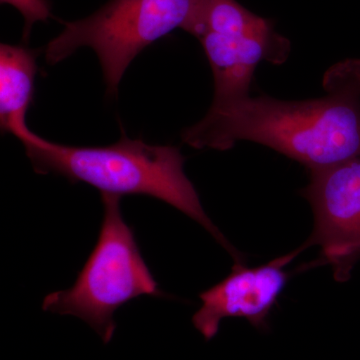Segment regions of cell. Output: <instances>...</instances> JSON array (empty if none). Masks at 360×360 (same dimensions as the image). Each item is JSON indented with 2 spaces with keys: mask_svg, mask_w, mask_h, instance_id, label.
I'll return each mask as SVG.
<instances>
[{
  "mask_svg": "<svg viewBox=\"0 0 360 360\" xmlns=\"http://www.w3.org/2000/svg\"><path fill=\"white\" fill-rule=\"evenodd\" d=\"M18 139L37 174L60 175L71 184L84 182L101 194L146 195L163 201L202 225L234 259H240L203 210L198 191L184 174L186 158L179 148L150 146L125 134L115 144L94 148L56 143L30 129Z\"/></svg>",
  "mask_w": 360,
  "mask_h": 360,
  "instance_id": "2",
  "label": "cell"
},
{
  "mask_svg": "<svg viewBox=\"0 0 360 360\" xmlns=\"http://www.w3.org/2000/svg\"><path fill=\"white\" fill-rule=\"evenodd\" d=\"M208 0H110L84 20L65 22V30L45 47L49 65L65 60L80 47L96 51L108 96L131 61L144 49L176 28L200 39Z\"/></svg>",
  "mask_w": 360,
  "mask_h": 360,
  "instance_id": "3",
  "label": "cell"
},
{
  "mask_svg": "<svg viewBox=\"0 0 360 360\" xmlns=\"http://www.w3.org/2000/svg\"><path fill=\"white\" fill-rule=\"evenodd\" d=\"M37 52L23 45H0V127L14 136L28 129L25 116L32 103Z\"/></svg>",
  "mask_w": 360,
  "mask_h": 360,
  "instance_id": "8",
  "label": "cell"
},
{
  "mask_svg": "<svg viewBox=\"0 0 360 360\" xmlns=\"http://www.w3.org/2000/svg\"><path fill=\"white\" fill-rule=\"evenodd\" d=\"M2 4H11L15 7L23 18L25 25L23 40L30 39L32 25L37 21H46L51 18V2L49 0H0Z\"/></svg>",
  "mask_w": 360,
  "mask_h": 360,
  "instance_id": "10",
  "label": "cell"
},
{
  "mask_svg": "<svg viewBox=\"0 0 360 360\" xmlns=\"http://www.w3.org/2000/svg\"><path fill=\"white\" fill-rule=\"evenodd\" d=\"M205 32L231 35H267L274 32V23L251 13L236 0H208L205 14Z\"/></svg>",
  "mask_w": 360,
  "mask_h": 360,
  "instance_id": "9",
  "label": "cell"
},
{
  "mask_svg": "<svg viewBox=\"0 0 360 360\" xmlns=\"http://www.w3.org/2000/svg\"><path fill=\"white\" fill-rule=\"evenodd\" d=\"M309 172L302 191L315 219L307 245L321 246L336 281H347L360 257V156Z\"/></svg>",
  "mask_w": 360,
  "mask_h": 360,
  "instance_id": "5",
  "label": "cell"
},
{
  "mask_svg": "<svg viewBox=\"0 0 360 360\" xmlns=\"http://www.w3.org/2000/svg\"><path fill=\"white\" fill-rule=\"evenodd\" d=\"M298 251L252 269L238 262L224 281L201 293L202 305L193 315V326L206 340L217 335L226 317H245L255 328H266L270 310L288 281L284 267Z\"/></svg>",
  "mask_w": 360,
  "mask_h": 360,
  "instance_id": "6",
  "label": "cell"
},
{
  "mask_svg": "<svg viewBox=\"0 0 360 360\" xmlns=\"http://www.w3.org/2000/svg\"><path fill=\"white\" fill-rule=\"evenodd\" d=\"M323 86L326 94L307 101L248 96L212 104L200 122L182 131V141L222 151L239 141H253L309 170L359 158L360 59L331 66Z\"/></svg>",
  "mask_w": 360,
  "mask_h": 360,
  "instance_id": "1",
  "label": "cell"
},
{
  "mask_svg": "<svg viewBox=\"0 0 360 360\" xmlns=\"http://www.w3.org/2000/svg\"><path fill=\"white\" fill-rule=\"evenodd\" d=\"M120 198L101 193L104 215L94 250L75 284L47 295L42 305L45 311L82 319L105 345L115 335L116 310L141 296L165 295L142 257L134 229L123 219Z\"/></svg>",
  "mask_w": 360,
  "mask_h": 360,
  "instance_id": "4",
  "label": "cell"
},
{
  "mask_svg": "<svg viewBox=\"0 0 360 360\" xmlns=\"http://www.w3.org/2000/svg\"><path fill=\"white\" fill-rule=\"evenodd\" d=\"M213 75L212 104L250 96L255 68L262 60L281 65L290 44L276 32L267 35H231L205 32L200 37Z\"/></svg>",
  "mask_w": 360,
  "mask_h": 360,
  "instance_id": "7",
  "label": "cell"
}]
</instances>
